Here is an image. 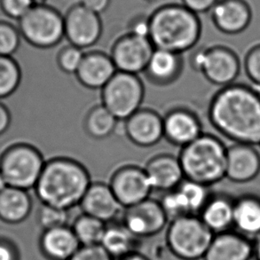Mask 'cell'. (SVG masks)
I'll return each mask as SVG.
<instances>
[{"instance_id": "obj_1", "label": "cell", "mask_w": 260, "mask_h": 260, "mask_svg": "<svg viewBox=\"0 0 260 260\" xmlns=\"http://www.w3.org/2000/svg\"><path fill=\"white\" fill-rule=\"evenodd\" d=\"M208 116L215 129L235 143L260 145V92L241 84L222 87Z\"/></svg>"}, {"instance_id": "obj_2", "label": "cell", "mask_w": 260, "mask_h": 260, "mask_svg": "<svg viewBox=\"0 0 260 260\" xmlns=\"http://www.w3.org/2000/svg\"><path fill=\"white\" fill-rule=\"evenodd\" d=\"M91 184L90 174L81 162L55 157L46 161L34 189L42 204L70 211L80 204Z\"/></svg>"}, {"instance_id": "obj_3", "label": "cell", "mask_w": 260, "mask_h": 260, "mask_svg": "<svg viewBox=\"0 0 260 260\" xmlns=\"http://www.w3.org/2000/svg\"><path fill=\"white\" fill-rule=\"evenodd\" d=\"M202 23L198 14L182 4H168L149 16V36L155 49L182 54L200 40Z\"/></svg>"}, {"instance_id": "obj_4", "label": "cell", "mask_w": 260, "mask_h": 260, "mask_svg": "<svg viewBox=\"0 0 260 260\" xmlns=\"http://www.w3.org/2000/svg\"><path fill=\"white\" fill-rule=\"evenodd\" d=\"M228 148L218 137L203 134L183 147L179 159L185 179L210 186L225 178Z\"/></svg>"}, {"instance_id": "obj_5", "label": "cell", "mask_w": 260, "mask_h": 260, "mask_svg": "<svg viewBox=\"0 0 260 260\" xmlns=\"http://www.w3.org/2000/svg\"><path fill=\"white\" fill-rule=\"evenodd\" d=\"M214 236L198 215H186L170 222L166 243L179 259L199 260L204 258Z\"/></svg>"}, {"instance_id": "obj_6", "label": "cell", "mask_w": 260, "mask_h": 260, "mask_svg": "<svg viewBox=\"0 0 260 260\" xmlns=\"http://www.w3.org/2000/svg\"><path fill=\"white\" fill-rule=\"evenodd\" d=\"M46 162L34 146L16 143L0 155V172L8 186L28 191L35 187Z\"/></svg>"}, {"instance_id": "obj_7", "label": "cell", "mask_w": 260, "mask_h": 260, "mask_svg": "<svg viewBox=\"0 0 260 260\" xmlns=\"http://www.w3.org/2000/svg\"><path fill=\"white\" fill-rule=\"evenodd\" d=\"M18 28L22 39L40 49L54 47L65 38L63 15L47 5L32 7L19 20Z\"/></svg>"}, {"instance_id": "obj_8", "label": "cell", "mask_w": 260, "mask_h": 260, "mask_svg": "<svg viewBox=\"0 0 260 260\" xmlns=\"http://www.w3.org/2000/svg\"><path fill=\"white\" fill-rule=\"evenodd\" d=\"M145 88L138 75L117 71L102 89V105L118 121H125L141 109Z\"/></svg>"}, {"instance_id": "obj_9", "label": "cell", "mask_w": 260, "mask_h": 260, "mask_svg": "<svg viewBox=\"0 0 260 260\" xmlns=\"http://www.w3.org/2000/svg\"><path fill=\"white\" fill-rule=\"evenodd\" d=\"M191 66L215 85H232L241 72L239 57L226 46L201 48L192 54Z\"/></svg>"}, {"instance_id": "obj_10", "label": "cell", "mask_w": 260, "mask_h": 260, "mask_svg": "<svg viewBox=\"0 0 260 260\" xmlns=\"http://www.w3.org/2000/svg\"><path fill=\"white\" fill-rule=\"evenodd\" d=\"M64 36L71 46L85 49L94 46L102 34L100 14L77 4L63 15Z\"/></svg>"}, {"instance_id": "obj_11", "label": "cell", "mask_w": 260, "mask_h": 260, "mask_svg": "<svg viewBox=\"0 0 260 260\" xmlns=\"http://www.w3.org/2000/svg\"><path fill=\"white\" fill-rule=\"evenodd\" d=\"M155 47L148 38L127 33L114 43L110 57L117 71L144 73Z\"/></svg>"}, {"instance_id": "obj_12", "label": "cell", "mask_w": 260, "mask_h": 260, "mask_svg": "<svg viewBox=\"0 0 260 260\" xmlns=\"http://www.w3.org/2000/svg\"><path fill=\"white\" fill-rule=\"evenodd\" d=\"M169 219L160 202L148 198L123 210L122 223L140 239L156 236L166 229Z\"/></svg>"}, {"instance_id": "obj_13", "label": "cell", "mask_w": 260, "mask_h": 260, "mask_svg": "<svg viewBox=\"0 0 260 260\" xmlns=\"http://www.w3.org/2000/svg\"><path fill=\"white\" fill-rule=\"evenodd\" d=\"M109 185L124 209L148 199L154 190L144 168L135 166H123L116 170Z\"/></svg>"}, {"instance_id": "obj_14", "label": "cell", "mask_w": 260, "mask_h": 260, "mask_svg": "<svg viewBox=\"0 0 260 260\" xmlns=\"http://www.w3.org/2000/svg\"><path fill=\"white\" fill-rule=\"evenodd\" d=\"M123 122L126 137L141 148L158 144L164 138V120L155 110L140 109Z\"/></svg>"}, {"instance_id": "obj_15", "label": "cell", "mask_w": 260, "mask_h": 260, "mask_svg": "<svg viewBox=\"0 0 260 260\" xmlns=\"http://www.w3.org/2000/svg\"><path fill=\"white\" fill-rule=\"evenodd\" d=\"M79 206L83 213L98 218L106 224L115 222L124 210L110 186L102 182L91 183Z\"/></svg>"}, {"instance_id": "obj_16", "label": "cell", "mask_w": 260, "mask_h": 260, "mask_svg": "<svg viewBox=\"0 0 260 260\" xmlns=\"http://www.w3.org/2000/svg\"><path fill=\"white\" fill-rule=\"evenodd\" d=\"M260 173V154L255 146L235 143L228 148L225 178L235 183L250 182Z\"/></svg>"}, {"instance_id": "obj_17", "label": "cell", "mask_w": 260, "mask_h": 260, "mask_svg": "<svg viewBox=\"0 0 260 260\" xmlns=\"http://www.w3.org/2000/svg\"><path fill=\"white\" fill-rule=\"evenodd\" d=\"M164 120V138L171 144L185 147L203 134L199 118L191 110L178 108L170 110Z\"/></svg>"}, {"instance_id": "obj_18", "label": "cell", "mask_w": 260, "mask_h": 260, "mask_svg": "<svg viewBox=\"0 0 260 260\" xmlns=\"http://www.w3.org/2000/svg\"><path fill=\"white\" fill-rule=\"evenodd\" d=\"M210 12L215 27L228 35L244 31L251 21V11L244 0H218Z\"/></svg>"}, {"instance_id": "obj_19", "label": "cell", "mask_w": 260, "mask_h": 260, "mask_svg": "<svg viewBox=\"0 0 260 260\" xmlns=\"http://www.w3.org/2000/svg\"><path fill=\"white\" fill-rule=\"evenodd\" d=\"M253 243L238 232L216 234L204 260H250L253 257Z\"/></svg>"}, {"instance_id": "obj_20", "label": "cell", "mask_w": 260, "mask_h": 260, "mask_svg": "<svg viewBox=\"0 0 260 260\" xmlns=\"http://www.w3.org/2000/svg\"><path fill=\"white\" fill-rule=\"evenodd\" d=\"M117 72L110 55L102 52L85 53L76 73L78 82L91 90H102Z\"/></svg>"}, {"instance_id": "obj_21", "label": "cell", "mask_w": 260, "mask_h": 260, "mask_svg": "<svg viewBox=\"0 0 260 260\" xmlns=\"http://www.w3.org/2000/svg\"><path fill=\"white\" fill-rule=\"evenodd\" d=\"M144 170L153 189L164 193L175 189L185 179L179 157L168 154L154 156L148 161Z\"/></svg>"}, {"instance_id": "obj_22", "label": "cell", "mask_w": 260, "mask_h": 260, "mask_svg": "<svg viewBox=\"0 0 260 260\" xmlns=\"http://www.w3.org/2000/svg\"><path fill=\"white\" fill-rule=\"evenodd\" d=\"M80 247L81 244L69 225L43 230L39 239L40 250L49 260H70Z\"/></svg>"}, {"instance_id": "obj_23", "label": "cell", "mask_w": 260, "mask_h": 260, "mask_svg": "<svg viewBox=\"0 0 260 260\" xmlns=\"http://www.w3.org/2000/svg\"><path fill=\"white\" fill-rule=\"evenodd\" d=\"M182 68L181 54L155 48L144 73L153 84L167 85L179 78Z\"/></svg>"}, {"instance_id": "obj_24", "label": "cell", "mask_w": 260, "mask_h": 260, "mask_svg": "<svg viewBox=\"0 0 260 260\" xmlns=\"http://www.w3.org/2000/svg\"><path fill=\"white\" fill-rule=\"evenodd\" d=\"M33 202L27 190L7 186L0 193V220L17 225L25 221L30 215Z\"/></svg>"}, {"instance_id": "obj_25", "label": "cell", "mask_w": 260, "mask_h": 260, "mask_svg": "<svg viewBox=\"0 0 260 260\" xmlns=\"http://www.w3.org/2000/svg\"><path fill=\"white\" fill-rule=\"evenodd\" d=\"M234 204L224 194L211 196L198 216L215 235L229 231L234 226Z\"/></svg>"}, {"instance_id": "obj_26", "label": "cell", "mask_w": 260, "mask_h": 260, "mask_svg": "<svg viewBox=\"0 0 260 260\" xmlns=\"http://www.w3.org/2000/svg\"><path fill=\"white\" fill-rule=\"evenodd\" d=\"M234 226L241 235L257 237L260 235V198L244 194L235 200Z\"/></svg>"}, {"instance_id": "obj_27", "label": "cell", "mask_w": 260, "mask_h": 260, "mask_svg": "<svg viewBox=\"0 0 260 260\" xmlns=\"http://www.w3.org/2000/svg\"><path fill=\"white\" fill-rule=\"evenodd\" d=\"M141 240L128 230L123 223L107 224L101 245L115 260L139 252Z\"/></svg>"}, {"instance_id": "obj_28", "label": "cell", "mask_w": 260, "mask_h": 260, "mask_svg": "<svg viewBox=\"0 0 260 260\" xmlns=\"http://www.w3.org/2000/svg\"><path fill=\"white\" fill-rule=\"evenodd\" d=\"M186 215H199L210 199L209 186L185 179L175 188Z\"/></svg>"}, {"instance_id": "obj_29", "label": "cell", "mask_w": 260, "mask_h": 260, "mask_svg": "<svg viewBox=\"0 0 260 260\" xmlns=\"http://www.w3.org/2000/svg\"><path fill=\"white\" fill-rule=\"evenodd\" d=\"M118 122L112 113L102 104L96 106L85 116V132L89 136L97 140L106 139L115 132Z\"/></svg>"}, {"instance_id": "obj_30", "label": "cell", "mask_w": 260, "mask_h": 260, "mask_svg": "<svg viewBox=\"0 0 260 260\" xmlns=\"http://www.w3.org/2000/svg\"><path fill=\"white\" fill-rule=\"evenodd\" d=\"M106 228L105 222L85 213L79 215L71 226L81 246L101 245Z\"/></svg>"}, {"instance_id": "obj_31", "label": "cell", "mask_w": 260, "mask_h": 260, "mask_svg": "<svg viewBox=\"0 0 260 260\" xmlns=\"http://www.w3.org/2000/svg\"><path fill=\"white\" fill-rule=\"evenodd\" d=\"M21 81V68L17 61L13 57L0 56V100L14 93Z\"/></svg>"}, {"instance_id": "obj_32", "label": "cell", "mask_w": 260, "mask_h": 260, "mask_svg": "<svg viewBox=\"0 0 260 260\" xmlns=\"http://www.w3.org/2000/svg\"><path fill=\"white\" fill-rule=\"evenodd\" d=\"M21 33L18 27L10 22L0 21V56H11L21 45Z\"/></svg>"}, {"instance_id": "obj_33", "label": "cell", "mask_w": 260, "mask_h": 260, "mask_svg": "<svg viewBox=\"0 0 260 260\" xmlns=\"http://www.w3.org/2000/svg\"><path fill=\"white\" fill-rule=\"evenodd\" d=\"M37 218L43 230L65 226L69 221V211L42 204Z\"/></svg>"}, {"instance_id": "obj_34", "label": "cell", "mask_w": 260, "mask_h": 260, "mask_svg": "<svg viewBox=\"0 0 260 260\" xmlns=\"http://www.w3.org/2000/svg\"><path fill=\"white\" fill-rule=\"evenodd\" d=\"M85 53L77 46H65L57 55V64L64 73L76 74L84 59Z\"/></svg>"}, {"instance_id": "obj_35", "label": "cell", "mask_w": 260, "mask_h": 260, "mask_svg": "<svg viewBox=\"0 0 260 260\" xmlns=\"http://www.w3.org/2000/svg\"><path fill=\"white\" fill-rule=\"evenodd\" d=\"M243 69L250 81L260 88V44L247 52L243 60Z\"/></svg>"}, {"instance_id": "obj_36", "label": "cell", "mask_w": 260, "mask_h": 260, "mask_svg": "<svg viewBox=\"0 0 260 260\" xmlns=\"http://www.w3.org/2000/svg\"><path fill=\"white\" fill-rule=\"evenodd\" d=\"M34 7L32 0H0V8L5 15L14 20H21Z\"/></svg>"}, {"instance_id": "obj_37", "label": "cell", "mask_w": 260, "mask_h": 260, "mask_svg": "<svg viewBox=\"0 0 260 260\" xmlns=\"http://www.w3.org/2000/svg\"><path fill=\"white\" fill-rule=\"evenodd\" d=\"M70 260H115L102 245L81 246Z\"/></svg>"}, {"instance_id": "obj_38", "label": "cell", "mask_w": 260, "mask_h": 260, "mask_svg": "<svg viewBox=\"0 0 260 260\" xmlns=\"http://www.w3.org/2000/svg\"><path fill=\"white\" fill-rule=\"evenodd\" d=\"M218 0H182V5L197 14L207 13L212 9Z\"/></svg>"}, {"instance_id": "obj_39", "label": "cell", "mask_w": 260, "mask_h": 260, "mask_svg": "<svg viewBox=\"0 0 260 260\" xmlns=\"http://www.w3.org/2000/svg\"><path fill=\"white\" fill-rule=\"evenodd\" d=\"M129 33L140 36L143 38H148L149 36V16H137L130 22Z\"/></svg>"}, {"instance_id": "obj_40", "label": "cell", "mask_w": 260, "mask_h": 260, "mask_svg": "<svg viewBox=\"0 0 260 260\" xmlns=\"http://www.w3.org/2000/svg\"><path fill=\"white\" fill-rule=\"evenodd\" d=\"M0 260H19L17 249L7 240L0 239Z\"/></svg>"}, {"instance_id": "obj_41", "label": "cell", "mask_w": 260, "mask_h": 260, "mask_svg": "<svg viewBox=\"0 0 260 260\" xmlns=\"http://www.w3.org/2000/svg\"><path fill=\"white\" fill-rule=\"evenodd\" d=\"M80 4L96 14H101L109 8L111 0H81Z\"/></svg>"}, {"instance_id": "obj_42", "label": "cell", "mask_w": 260, "mask_h": 260, "mask_svg": "<svg viewBox=\"0 0 260 260\" xmlns=\"http://www.w3.org/2000/svg\"><path fill=\"white\" fill-rule=\"evenodd\" d=\"M12 116L7 106L0 102V136L7 132L11 125Z\"/></svg>"}, {"instance_id": "obj_43", "label": "cell", "mask_w": 260, "mask_h": 260, "mask_svg": "<svg viewBox=\"0 0 260 260\" xmlns=\"http://www.w3.org/2000/svg\"><path fill=\"white\" fill-rule=\"evenodd\" d=\"M119 260H150L148 257L144 256L143 254L141 252H135V253L131 254L128 255L126 257H123Z\"/></svg>"}, {"instance_id": "obj_44", "label": "cell", "mask_w": 260, "mask_h": 260, "mask_svg": "<svg viewBox=\"0 0 260 260\" xmlns=\"http://www.w3.org/2000/svg\"><path fill=\"white\" fill-rule=\"evenodd\" d=\"M254 255L255 260H260V235L256 237V241L253 243Z\"/></svg>"}, {"instance_id": "obj_45", "label": "cell", "mask_w": 260, "mask_h": 260, "mask_svg": "<svg viewBox=\"0 0 260 260\" xmlns=\"http://www.w3.org/2000/svg\"><path fill=\"white\" fill-rule=\"evenodd\" d=\"M7 186H8V184H7V180L5 179V177H4L2 173L0 172V193L3 192L4 190L6 189Z\"/></svg>"}, {"instance_id": "obj_46", "label": "cell", "mask_w": 260, "mask_h": 260, "mask_svg": "<svg viewBox=\"0 0 260 260\" xmlns=\"http://www.w3.org/2000/svg\"><path fill=\"white\" fill-rule=\"evenodd\" d=\"M46 1H47V0H32V2H33L34 7H37V6H44V5H46Z\"/></svg>"}]
</instances>
